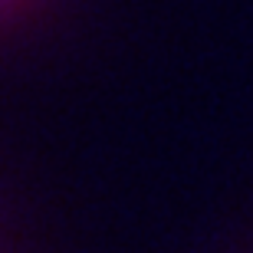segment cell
Here are the masks:
<instances>
[{"label": "cell", "mask_w": 253, "mask_h": 253, "mask_svg": "<svg viewBox=\"0 0 253 253\" xmlns=\"http://www.w3.org/2000/svg\"><path fill=\"white\" fill-rule=\"evenodd\" d=\"M53 0H0V40L37 20Z\"/></svg>", "instance_id": "1"}]
</instances>
